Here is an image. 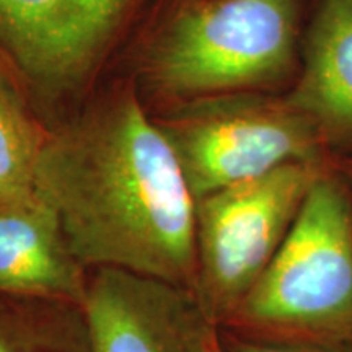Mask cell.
Listing matches in <instances>:
<instances>
[{
    "label": "cell",
    "instance_id": "6da1fadb",
    "mask_svg": "<svg viewBox=\"0 0 352 352\" xmlns=\"http://www.w3.org/2000/svg\"><path fill=\"white\" fill-rule=\"evenodd\" d=\"M34 189L87 270L192 290L195 199L164 131L131 91L44 138Z\"/></svg>",
    "mask_w": 352,
    "mask_h": 352
},
{
    "label": "cell",
    "instance_id": "7a4b0ae2",
    "mask_svg": "<svg viewBox=\"0 0 352 352\" xmlns=\"http://www.w3.org/2000/svg\"><path fill=\"white\" fill-rule=\"evenodd\" d=\"M220 329L352 342V189L334 165L314 183L274 259Z\"/></svg>",
    "mask_w": 352,
    "mask_h": 352
},
{
    "label": "cell",
    "instance_id": "3957f363",
    "mask_svg": "<svg viewBox=\"0 0 352 352\" xmlns=\"http://www.w3.org/2000/svg\"><path fill=\"white\" fill-rule=\"evenodd\" d=\"M300 0H202L184 8L148 57V78L179 98L261 94L297 67Z\"/></svg>",
    "mask_w": 352,
    "mask_h": 352
},
{
    "label": "cell",
    "instance_id": "277c9868",
    "mask_svg": "<svg viewBox=\"0 0 352 352\" xmlns=\"http://www.w3.org/2000/svg\"><path fill=\"white\" fill-rule=\"evenodd\" d=\"M328 164H287L195 202L192 296L215 328L232 320L270 266Z\"/></svg>",
    "mask_w": 352,
    "mask_h": 352
},
{
    "label": "cell",
    "instance_id": "5b68a950",
    "mask_svg": "<svg viewBox=\"0 0 352 352\" xmlns=\"http://www.w3.org/2000/svg\"><path fill=\"white\" fill-rule=\"evenodd\" d=\"M158 126L195 202L283 165L328 164L320 131L283 96L220 95Z\"/></svg>",
    "mask_w": 352,
    "mask_h": 352
},
{
    "label": "cell",
    "instance_id": "8992f818",
    "mask_svg": "<svg viewBox=\"0 0 352 352\" xmlns=\"http://www.w3.org/2000/svg\"><path fill=\"white\" fill-rule=\"evenodd\" d=\"M91 352H208L219 331L191 290L100 267L83 305Z\"/></svg>",
    "mask_w": 352,
    "mask_h": 352
},
{
    "label": "cell",
    "instance_id": "52a82bcc",
    "mask_svg": "<svg viewBox=\"0 0 352 352\" xmlns=\"http://www.w3.org/2000/svg\"><path fill=\"white\" fill-rule=\"evenodd\" d=\"M131 0H0V44L39 82L85 72L124 19Z\"/></svg>",
    "mask_w": 352,
    "mask_h": 352
},
{
    "label": "cell",
    "instance_id": "ba28073f",
    "mask_svg": "<svg viewBox=\"0 0 352 352\" xmlns=\"http://www.w3.org/2000/svg\"><path fill=\"white\" fill-rule=\"evenodd\" d=\"M87 271L70 252L54 209L36 191L0 199V296L83 308Z\"/></svg>",
    "mask_w": 352,
    "mask_h": 352
},
{
    "label": "cell",
    "instance_id": "9c48e42d",
    "mask_svg": "<svg viewBox=\"0 0 352 352\" xmlns=\"http://www.w3.org/2000/svg\"><path fill=\"white\" fill-rule=\"evenodd\" d=\"M283 98L314 122L328 151H352V0H320L300 74Z\"/></svg>",
    "mask_w": 352,
    "mask_h": 352
},
{
    "label": "cell",
    "instance_id": "30bf717a",
    "mask_svg": "<svg viewBox=\"0 0 352 352\" xmlns=\"http://www.w3.org/2000/svg\"><path fill=\"white\" fill-rule=\"evenodd\" d=\"M0 352H91L76 303L0 296Z\"/></svg>",
    "mask_w": 352,
    "mask_h": 352
},
{
    "label": "cell",
    "instance_id": "8fae6325",
    "mask_svg": "<svg viewBox=\"0 0 352 352\" xmlns=\"http://www.w3.org/2000/svg\"><path fill=\"white\" fill-rule=\"evenodd\" d=\"M44 138L0 87V199L32 195Z\"/></svg>",
    "mask_w": 352,
    "mask_h": 352
},
{
    "label": "cell",
    "instance_id": "7c38bea8",
    "mask_svg": "<svg viewBox=\"0 0 352 352\" xmlns=\"http://www.w3.org/2000/svg\"><path fill=\"white\" fill-rule=\"evenodd\" d=\"M222 352H352V342L274 340V338L245 336L227 329H219Z\"/></svg>",
    "mask_w": 352,
    "mask_h": 352
},
{
    "label": "cell",
    "instance_id": "4fadbf2b",
    "mask_svg": "<svg viewBox=\"0 0 352 352\" xmlns=\"http://www.w3.org/2000/svg\"><path fill=\"white\" fill-rule=\"evenodd\" d=\"M334 168H336L342 175V178L346 179L347 184H349L352 189V157H344L340 158V160L334 164Z\"/></svg>",
    "mask_w": 352,
    "mask_h": 352
},
{
    "label": "cell",
    "instance_id": "5bb4252c",
    "mask_svg": "<svg viewBox=\"0 0 352 352\" xmlns=\"http://www.w3.org/2000/svg\"><path fill=\"white\" fill-rule=\"evenodd\" d=\"M208 352H222L220 349V341H219V331L214 334L212 340L209 342V347H208Z\"/></svg>",
    "mask_w": 352,
    "mask_h": 352
}]
</instances>
